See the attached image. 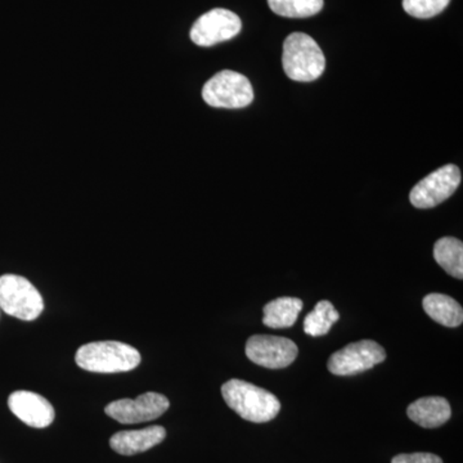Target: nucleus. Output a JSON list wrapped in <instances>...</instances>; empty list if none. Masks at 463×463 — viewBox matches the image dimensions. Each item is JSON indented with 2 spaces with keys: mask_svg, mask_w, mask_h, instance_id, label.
I'll list each match as a JSON object with an SVG mask.
<instances>
[{
  "mask_svg": "<svg viewBox=\"0 0 463 463\" xmlns=\"http://www.w3.org/2000/svg\"><path fill=\"white\" fill-rule=\"evenodd\" d=\"M222 395L231 410L246 421H272L281 411L279 398L248 381L232 379L222 386Z\"/></svg>",
  "mask_w": 463,
  "mask_h": 463,
  "instance_id": "obj_1",
  "label": "nucleus"
},
{
  "mask_svg": "<svg viewBox=\"0 0 463 463\" xmlns=\"http://www.w3.org/2000/svg\"><path fill=\"white\" fill-rule=\"evenodd\" d=\"M75 362L88 373H128L138 367L141 354L136 347L120 341H96L79 347Z\"/></svg>",
  "mask_w": 463,
  "mask_h": 463,
  "instance_id": "obj_2",
  "label": "nucleus"
},
{
  "mask_svg": "<svg viewBox=\"0 0 463 463\" xmlns=\"http://www.w3.org/2000/svg\"><path fill=\"white\" fill-rule=\"evenodd\" d=\"M282 66L291 80L309 83L325 72L326 58L312 36L294 33L283 43Z\"/></svg>",
  "mask_w": 463,
  "mask_h": 463,
  "instance_id": "obj_3",
  "label": "nucleus"
},
{
  "mask_svg": "<svg viewBox=\"0 0 463 463\" xmlns=\"http://www.w3.org/2000/svg\"><path fill=\"white\" fill-rule=\"evenodd\" d=\"M0 309L21 321H33L44 310V300L25 277L5 274L0 277Z\"/></svg>",
  "mask_w": 463,
  "mask_h": 463,
  "instance_id": "obj_4",
  "label": "nucleus"
},
{
  "mask_svg": "<svg viewBox=\"0 0 463 463\" xmlns=\"http://www.w3.org/2000/svg\"><path fill=\"white\" fill-rule=\"evenodd\" d=\"M203 99L212 108L243 109L254 100V90L245 75L223 70L203 85Z\"/></svg>",
  "mask_w": 463,
  "mask_h": 463,
  "instance_id": "obj_5",
  "label": "nucleus"
},
{
  "mask_svg": "<svg viewBox=\"0 0 463 463\" xmlns=\"http://www.w3.org/2000/svg\"><path fill=\"white\" fill-rule=\"evenodd\" d=\"M386 352L373 340H361L349 344L328 359V371L336 376H354L383 364Z\"/></svg>",
  "mask_w": 463,
  "mask_h": 463,
  "instance_id": "obj_6",
  "label": "nucleus"
},
{
  "mask_svg": "<svg viewBox=\"0 0 463 463\" xmlns=\"http://www.w3.org/2000/svg\"><path fill=\"white\" fill-rule=\"evenodd\" d=\"M461 183L458 166L448 164L423 178L411 191V203L417 209H431L449 199Z\"/></svg>",
  "mask_w": 463,
  "mask_h": 463,
  "instance_id": "obj_7",
  "label": "nucleus"
},
{
  "mask_svg": "<svg viewBox=\"0 0 463 463\" xmlns=\"http://www.w3.org/2000/svg\"><path fill=\"white\" fill-rule=\"evenodd\" d=\"M242 29L241 18L230 9L215 8L199 17L192 26L191 41L200 47H213L231 41Z\"/></svg>",
  "mask_w": 463,
  "mask_h": 463,
  "instance_id": "obj_8",
  "label": "nucleus"
},
{
  "mask_svg": "<svg viewBox=\"0 0 463 463\" xmlns=\"http://www.w3.org/2000/svg\"><path fill=\"white\" fill-rule=\"evenodd\" d=\"M170 402L165 395L158 392H146L137 399H118L105 408L111 419L125 425L152 421L169 410Z\"/></svg>",
  "mask_w": 463,
  "mask_h": 463,
  "instance_id": "obj_9",
  "label": "nucleus"
},
{
  "mask_svg": "<svg viewBox=\"0 0 463 463\" xmlns=\"http://www.w3.org/2000/svg\"><path fill=\"white\" fill-rule=\"evenodd\" d=\"M298 346L286 337L255 335L246 343V355L252 364L269 370H281L294 364Z\"/></svg>",
  "mask_w": 463,
  "mask_h": 463,
  "instance_id": "obj_10",
  "label": "nucleus"
},
{
  "mask_svg": "<svg viewBox=\"0 0 463 463\" xmlns=\"http://www.w3.org/2000/svg\"><path fill=\"white\" fill-rule=\"evenodd\" d=\"M8 405L14 416L35 429L48 428L56 417L53 405L47 399L26 390L12 392Z\"/></svg>",
  "mask_w": 463,
  "mask_h": 463,
  "instance_id": "obj_11",
  "label": "nucleus"
},
{
  "mask_svg": "<svg viewBox=\"0 0 463 463\" xmlns=\"http://www.w3.org/2000/svg\"><path fill=\"white\" fill-rule=\"evenodd\" d=\"M166 438L163 426H149L142 430L116 432L109 439V446L121 456H134L156 447Z\"/></svg>",
  "mask_w": 463,
  "mask_h": 463,
  "instance_id": "obj_12",
  "label": "nucleus"
},
{
  "mask_svg": "<svg viewBox=\"0 0 463 463\" xmlns=\"http://www.w3.org/2000/svg\"><path fill=\"white\" fill-rule=\"evenodd\" d=\"M408 417L425 429H435L444 425L452 416L450 405L446 398L426 397L413 402L408 407Z\"/></svg>",
  "mask_w": 463,
  "mask_h": 463,
  "instance_id": "obj_13",
  "label": "nucleus"
},
{
  "mask_svg": "<svg viewBox=\"0 0 463 463\" xmlns=\"http://www.w3.org/2000/svg\"><path fill=\"white\" fill-rule=\"evenodd\" d=\"M426 315L446 327L455 328L462 325L463 310L455 298L443 294H430L422 301Z\"/></svg>",
  "mask_w": 463,
  "mask_h": 463,
  "instance_id": "obj_14",
  "label": "nucleus"
},
{
  "mask_svg": "<svg viewBox=\"0 0 463 463\" xmlns=\"http://www.w3.org/2000/svg\"><path fill=\"white\" fill-rule=\"evenodd\" d=\"M303 301L298 298H279L264 307L263 323L270 328H289L298 321L303 310Z\"/></svg>",
  "mask_w": 463,
  "mask_h": 463,
  "instance_id": "obj_15",
  "label": "nucleus"
},
{
  "mask_svg": "<svg viewBox=\"0 0 463 463\" xmlns=\"http://www.w3.org/2000/svg\"><path fill=\"white\" fill-rule=\"evenodd\" d=\"M435 261L455 279L463 277V243L455 237H443L434 246Z\"/></svg>",
  "mask_w": 463,
  "mask_h": 463,
  "instance_id": "obj_16",
  "label": "nucleus"
},
{
  "mask_svg": "<svg viewBox=\"0 0 463 463\" xmlns=\"http://www.w3.org/2000/svg\"><path fill=\"white\" fill-rule=\"evenodd\" d=\"M340 315L331 301L322 300L304 319V331L313 337L325 336L332 326L339 321Z\"/></svg>",
  "mask_w": 463,
  "mask_h": 463,
  "instance_id": "obj_17",
  "label": "nucleus"
},
{
  "mask_svg": "<svg viewBox=\"0 0 463 463\" xmlns=\"http://www.w3.org/2000/svg\"><path fill=\"white\" fill-rule=\"evenodd\" d=\"M268 5L279 16L307 18L322 11L323 0H268Z\"/></svg>",
  "mask_w": 463,
  "mask_h": 463,
  "instance_id": "obj_18",
  "label": "nucleus"
},
{
  "mask_svg": "<svg viewBox=\"0 0 463 463\" xmlns=\"http://www.w3.org/2000/svg\"><path fill=\"white\" fill-rule=\"evenodd\" d=\"M449 3L450 0H403V8L410 16L431 18L441 14Z\"/></svg>",
  "mask_w": 463,
  "mask_h": 463,
  "instance_id": "obj_19",
  "label": "nucleus"
},
{
  "mask_svg": "<svg viewBox=\"0 0 463 463\" xmlns=\"http://www.w3.org/2000/svg\"><path fill=\"white\" fill-rule=\"evenodd\" d=\"M392 463H443V459L432 453H411L395 456Z\"/></svg>",
  "mask_w": 463,
  "mask_h": 463,
  "instance_id": "obj_20",
  "label": "nucleus"
}]
</instances>
